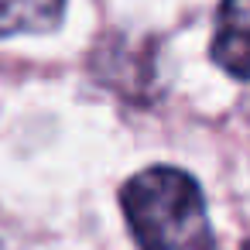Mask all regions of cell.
I'll return each mask as SVG.
<instances>
[{
  "mask_svg": "<svg viewBox=\"0 0 250 250\" xmlns=\"http://www.w3.org/2000/svg\"><path fill=\"white\" fill-rule=\"evenodd\" d=\"M240 250H250V240H247V243H243V247H240Z\"/></svg>",
  "mask_w": 250,
  "mask_h": 250,
  "instance_id": "obj_4",
  "label": "cell"
},
{
  "mask_svg": "<svg viewBox=\"0 0 250 250\" xmlns=\"http://www.w3.org/2000/svg\"><path fill=\"white\" fill-rule=\"evenodd\" d=\"M212 62L240 83H250V0H223L212 31Z\"/></svg>",
  "mask_w": 250,
  "mask_h": 250,
  "instance_id": "obj_2",
  "label": "cell"
},
{
  "mask_svg": "<svg viewBox=\"0 0 250 250\" xmlns=\"http://www.w3.org/2000/svg\"><path fill=\"white\" fill-rule=\"evenodd\" d=\"M65 18V0H0V38L48 35Z\"/></svg>",
  "mask_w": 250,
  "mask_h": 250,
  "instance_id": "obj_3",
  "label": "cell"
},
{
  "mask_svg": "<svg viewBox=\"0 0 250 250\" xmlns=\"http://www.w3.org/2000/svg\"><path fill=\"white\" fill-rule=\"evenodd\" d=\"M120 209L137 250H216L202 185L175 165H151L124 182Z\"/></svg>",
  "mask_w": 250,
  "mask_h": 250,
  "instance_id": "obj_1",
  "label": "cell"
}]
</instances>
